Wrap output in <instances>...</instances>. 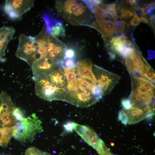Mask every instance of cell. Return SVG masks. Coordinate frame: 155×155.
Segmentation results:
<instances>
[{"label": "cell", "mask_w": 155, "mask_h": 155, "mask_svg": "<svg viewBox=\"0 0 155 155\" xmlns=\"http://www.w3.org/2000/svg\"><path fill=\"white\" fill-rule=\"evenodd\" d=\"M113 22L117 31L122 33L126 32L127 31L128 26L124 21L116 20H114Z\"/></svg>", "instance_id": "obj_25"}, {"label": "cell", "mask_w": 155, "mask_h": 155, "mask_svg": "<svg viewBox=\"0 0 155 155\" xmlns=\"http://www.w3.org/2000/svg\"><path fill=\"white\" fill-rule=\"evenodd\" d=\"M44 78L58 88L65 89L67 87V81L61 69L53 71Z\"/></svg>", "instance_id": "obj_17"}, {"label": "cell", "mask_w": 155, "mask_h": 155, "mask_svg": "<svg viewBox=\"0 0 155 155\" xmlns=\"http://www.w3.org/2000/svg\"><path fill=\"white\" fill-rule=\"evenodd\" d=\"M64 101L81 107H88L98 101L90 92H85L80 90L67 91Z\"/></svg>", "instance_id": "obj_10"}, {"label": "cell", "mask_w": 155, "mask_h": 155, "mask_svg": "<svg viewBox=\"0 0 155 155\" xmlns=\"http://www.w3.org/2000/svg\"><path fill=\"white\" fill-rule=\"evenodd\" d=\"M93 13L96 17V19L99 20H103L108 18L105 10L99 5L95 6Z\"/></svg>", "instance_id": "obj_23"}, {"label": "cell", "mask_w": 155, "mask_h": 155, "mask_svg": "<svg viewBox=\"0 0 155 155\" xmlns=\"http://www.w3.org/2000/svg\"><path fill=\"white\" fill-rule=\"evenodd\" d=\"M55 7L61 16L73 25L87 26L92 16L89 10L82 1H57Z\"/></svg>", "instance_id": "obj_1"}, {"label": "cell", "mask_w": 155, "mask_h": 155, "mask_svg": "<svg viewBox=\"0 0 155 155\" xmlns=\"http://www.w3.org/2000/svg\"><path fill=\"white\" fill-rule=\"evenodd\" d=\"M121 103L123 109H128L130 108L132 106L131 101L129 99H123L122 100Z\"/></svg>", "instance_id": "obj_33"}, {"label": "cell", "mask_w": 155, "mask_h": 155, "mask_svg": "<svg viewBox=\"0 0 155 155\" xmlns=\"http://www.w3.org/2000/svg\"><path fill=\"white\" fill-rule=\"evenodd\" d=\"M125 64L130 75H131L133 74V72L132 70L131 64L128 59H125Z\"/></svg>", "instance_id": "obj_36"}, {"label": "cell", "mask_w": 155, "mask_h": 155, "mask_svg": "<svg viewBox=\"0 0 155 155\" xmlns=\"http://www.w3.org/2000/svg\"><path fill=\"white\" fill-rule=\"evenodd\" d=\"M75 123L72 121H68L63 124L64 129L68 133L72 132L74 129Z\"/></svg>", "instance_id": "obj_31"}, {"label": "cell", "mask_w": 155, "mask_h": 155, "mask_svg": "<svg viewBox=\"0 0 155 155\" xmlns=\"http://www.w3.org/2000/svg\"><path fill=\"white\" fill-rule=\"evenodd\" d=\"M24 155H51L48 153L44 152L35 147H31L26 150Z\"/></svg>", "instance_id": "obj_26"}, {"label": "cell", "mask_w": 155, "mask_h": 155, "mask_svg": "<svg viewBox=\"0 0 155 155\" xmlns=\"http://www.w3.org/2000/svg\"><path fill=\"white\" fill-rule=\"evenodd\" d=\"M42 123L36 114L33 113L17 122L13 127V137L22 144L32 142L36 135L43 131Z\"/></svg>", "instance_id": "obj_2"}, {"label": "cell", "mask_w": 155, "mask_h": 155, "mask_svg": "<svg viewBox=\"0 0 155 155\" xmlns=\"http://www.w3.org/2000/svg\"><path fill=\"white\" fill-rule=\"evenodd\" d=\"M111 145L112 146H113L114 145V144L113 143H111Z\"/></svg>", "instance_id": "obj_41"}, {"label": "cell", "mask_w": 155, "mask_h": 155, "mask_svg": "<svg viewBox=\"0 0 155 155\" xmlns=\"http://www.w3.org/2000/svg\"><path fill=\"white\" fill-rule=\"evenodd\" d=\"M90 11L93 13L95 6L92 3L91 0H82Z\"/></svg>", "instance_id": "obj_34"}, {"label": "cell", "mask_w": 155, "mask_h": 155, "mask_svg": "<svg viewBox=\"0 0 155 155\" xmlns=\"http://www.w3.org/2000/svg\"><path fill=\"white\" fill-rule=\"evenodd\" d=\"M92 67L97 85L102 89L104 95L109 93L121 77L96 65Z\"/></svg>", "instance_id": "obj_7"}, {"label": "cell", "mask_w": 155, "mask_h": 155, "mask_svg": "<svg viewBox=\"0 0 155 155\" xmlns=\"http://www.w3.org/2000/svg\"><path fill=\"white\" fill-rule=\"evenodd\" d=\"M77 80L78 87L80 91L85 92H91L94 84L81 78H77Z\"/></svg>", "instance_id": "obj_22"}, {"label": "cell", "mask_w": 155, "mask_h": 155, "mask_svg": "<svg viewBox=\"0 0 155 155\" xmlns=\"http://www.w3.org/2000/svg\"><path fill=\"white\" fill-rule=\"evenodd\" d=\"M91 93L98 101L104 95L102 90L97 84L94 85L91 90Z\"/></svg>", "instance_id": "obj_24"}, {"label": "cell", "mask_w": 155, "mask_h": 155, "mask_svg": "<svg viewBox=\"0 0 155 155\" xmlns=\"http://www.w3.org/2000/svg\"><path fill=\"white\" fill-rule=\"evenodd\" d=\"M132 89L139 88L148 91L154 98L155 86L153 84L146 78L131 75Z\"/></svg>", "instance_id": "obj_16"}, {"label": "cell", "mask_w": 155, "mask_h": 155, "mask_svg": "<svg viewBox=\"0 0 155 155\" xmlns=\"http://www.w3.org/2000/svg\"><path fill=\"white\" fill-rule=\"evenodd\" d=\"M38 49L34 37L21 34L19 36V44L16 55L27 62L31 67L34 63V57Z\"/></svg>", "instance_id": "obj_5"}, {"label": "cell", "mask_w": 155, "mask_h": 155, "mask_svg": "<svg viewBox=\"0 0 155 155\" xmlns=\"http://www.w3.org/2000/svg\"><path fill=\"white\" fill-rule=\"evenodd\" d=\"M74 129L84 142L95 149L99 154H104L105 145L93 129L88 126L75 123Z\"/></svg>", "instance_id": "obj_8"}, {"label": "cell", "mask_w": 155, "mask_h": 155, "mask_svg": "<svg viewBox=\"0 0 155 155\" xmlns=\"http://www.w3.org/2000/svg\"><path fill=\"white\" fill-rule=\"evenodd\" d=\"M88 26L94 28L98 31L101 34L104 41H106L107 38L108 37L102 30L96 21L92 22Z\"/></svg>", "instance_id": "obj_28"}, {"label": "cell", "mask_w": 155, "mask_h": 155, "mask_svg": "<svg viewBox=\"0 0 155 155\" xmlns=\"http://www.w3.org/2000/svg\"><path fill=\"white\" fill-rule=\"evenodd\" d=\"M143 76L151 81L153 82H155V73L152 69L147 71L144 74Z\"/></svg>", "instance_id": "obj_32"}, {"label": "cell", "mask_w": 155, "mask_h": 155, "mask_svg": "<svg viewBox=\"0 0 155 155\" xmlns=\"http://www.w3.org/2000/svg\"><path fill=\"white\" fill-rule=\"evenodd\" d=\"M13 113L17 120L20 121L25 118L24 111L19 108L16 107L13 111Z\"/></svg>", "instance_id": "obj_27"}, {"label": "cell", "mask_w": 155, "mask_h": 155, "mask_svg": "<svg viewBox=\"0 0 155 155\" xmlns=\"http://www.w3.org/2000/svg\"><path fill=\"white\" fill-rule=\"evenodd\" d=\"M42 17L45 22L46 33L56 37L65 35L64 22L49 13L43 14Z\"/></svg>", "instance_id": "obj_11"}, {"label": "cell", "mask_w": 155, "mask_h": 155, "mask_svg": "<svg viewBox=\"0 0 155 155\" xmlns=\"http://www.w3.org/2000/svg\"><path fill=\"white\" fill-rule=\"evenodd\" d=\"M104 153L102 155H114L113 154L109 151V149L107 148L106 146H105L104 148ZM99 155H102L99 154Z\"/></svg>", "instance_id": "obj_38"}, {"label": "cell", "mask_w": 155, "mask_h": 155, "mask_svg": "<svg viewBox=\"0 0 155 155\" xmlns=\"http://www.w3.org/2000/svg\"><path fill=\"white\" fill-rule=\"evenodd\" d=\"M92 64L89 59L82 60L77 63L78 74L84 79L88 80L94 84L97 81L92 70Z\"/></svg>", "instance_id": "obj_13"}, {"label": "cell", "mask_w": 155, "mask_h": 155, "mask_svg": "<svg viewBox=\"0 0 155 155\" xmlns=\"http://www.w3.org/2000/svg\"><path fill=\"white\" fill-rule=\"evenodd\" d=\"M35 92L39 97L49 101H64L67 92L65 89L57 87L45 78L39 79L35 81Z\"/></svg>", "instance_id": "obj_4"}, {"label": "cell", "mask_w": 155, "mask_h": 155, "mask_svg": "<svg viewBox=\"0 0 155 155\" xmlns=\"http://www.w3.org/2000/svg\"><path fill=\"white\" fill-rule=\"evenodd\" d=\"M66 45L53 35L48 34V57L54 59L63 60L66 48Z\"/></svg>", "instance_id": "obj_12"}, {"label": "cell", "mask_w": 155, "mask_h": 155, "mask_svg": "<svg viewBox=\"0 0 155 155\" xmlns=\"http://www.w3.org/2000/svg\"><path fill=\"white\" fill-rule=\"evenodd\" d=\"M75 51L73 49L67 47L65 51L64 57L63 60L66 58H75Z\"/></svg>", "instance_id": "obj_30"}, {"label": "cell", "mask_w": 155, "mask_h": 155, "mask_svg": "<svg viewBox=\"0 0 155 155\" xmlns=\"http://www.w3.org/2000/svg\"><path fill=\"white\" fill-rule=\"evenodd\" d=\"M15 32L12 27L3 26L0 28V59L5 55L7 45Z\"/></svg>", "instance_id": "obj_15"}, {"label": "cell", "mask_w": 155, "mask_h": 155, "mask_svg": "<svg viewBox=\"0 0 155 155\" xmlns=\"http://www.w3.org/2000/svg\"><path fill=\"white\" fill-rule=\"evenodd\" d=\"M154 114L152 107L149 105H132L129 109L120 111L119 113L118 119L125 125L134 124L152 117Z\"/></svg>", "instance_id": "obj_3"}, {"label": "cell", "mask_w": 155, "mask_h": 155, "mask_svg": "<svg viewBox=\"0 0 155 155\" xmlns=\"http://www.w3.org/2000/svg\"><path fill=\"white\" fill-rule=\"evenodd\" d=\"M34 2L31 0H6L4 10L10 18L16 19L32 7Z\"/></svg>", "instance_id": "obj_9"}, {"label": "cell", "mask_w": 155, "mask_h": 155, "mask_svg": "<svg viewBox=\"0 0 155 155\" xmlns=\"http://www.w3.org/2000/svg\"><path fill=\"white\" fill-rule=\"evenodd\" d=\"M77 64L73 67L64 68L65 75L67 81V88L68 91H76L78 89L75 70Z\"/></svg>", "instance_id": "obj_18"}, {"label": "cell", "mask_w": 155, "mask_h": 155, "mask_svg": "<svg viewBox=\"0 0 155 155\" xmlns=\"http://www.w3.org/2000/svg\"><path fill=\"white\" fill-rule=\"evenodd\" d=\"M126 3L130 5L131 6L136 5V1L135 0H127L126 1Z\"/></svg>", "instance_id": "obj_40"}, {"label": "cell", "mask_w": 155, "mask_h": 155, "mask_svg": "<svg viewBox=\"0 0 155 155\" xmlns=\"http://www.w3.org/2000/svg\"><path fill=\"white\" fill-rule=\"evenodd\" d=\"M13 134V127H0V146L3 148L7 147Z\"/></svg>", "instance_id": "obj_19"}, {"label": "cell", "mask_w": 155, "mask_h": 155, "mask_svg": "<svg viewBox=\"0 0 155 155\" xmlns=\"http://www.w3.org/2000/svg\"><path fill=\"white\" fill-rule=\"evenodd\" d=\"M96 20L100 28L108 36L117 32L113 22L111 20H104L100 21L96 19Z\"/></svg>", "instance_id": "obj_20"}, {"label": "cell", "mask_w": 155, "mask_h": 155, "mask_svg": "<svg viewBox=\"0 0 155 155\" xmlns=\"http://www.w3.org/2000/svg\"><path fill=\"white\" fill-rule=\"evenodd\" d=\"M140 22L139 18L135 12L134 17L130 22V24L132 26H136L138 25Z\"/></svg>", "instance_id": "obj_35"}, {"label": "cell", "mask_w": 155, "mask_h": 155, "mask_svg": "<svg viewBox=\"0 0 155 155\" xmlns=\"http://www.w3.org/2000/svg\"><path fill=\"white\" fill-rule=\"evenodd\" d=\"M63 67V60L46 57L35 62L31 68L35 81L44 78L53 71Z\"/></svg>", "instance_id": "obj_6"}, {"label": "cell", "mask_w": 155, "mask_h": 155, "mask_svg": "<svg viewBox=\"0 0 155 155\" xmlns=\"http://www.w3.org/2000/svg\"><path fill=\"white\" fill-rule=\"evenodd\" d=\"M108 54L109 55L110 58L112 59H115V53L111 51H109L108 52Z\"/></svg>", "instance_id": "obj_39"}, {"label": "cell", "mask_w": 155, "mask_h": 155, "mask_svg": "<svg viewBox=\"0 0 155 155\" xmlns=\"http://www.w3.org/2000/svg\"><path fill=\"white\" fill-rule=\"evenodd\" d=\"M99 5L106 11L108 18L113 19L114 20L117 19L118 16L116 9V4H104L101 3Z\"/></svg>", "instance_id": "obj_21"}, {"label": "cell", "mask_w": 155, "mask_h": 155, "mask_svg": "<svg viewBox=\"0 0 155 155\" xmlns=\"http://www.w3.org/2000/svg\"><path fill=\"white\" fill-rule=\"evenodd\" d=\"M133 90L130 96L131 100L133 103L136 104L146 105L152 103L153 97L148 91L139 88Z\"/></svg>", "instance_id": "obj_14"}, {"label": "cell", "mask_w": 155, "mask_h": 155, "mask_svg": "<svg viewBox=\"0 0 155 155\" xmlns=\"http://www.w3.org/2000/svg\"><path fill=\"white\" fill-rule=\"evenodd\" d=\"M102 1L98 0H91L92 3L94 6L98 5L102 3Z\"/></svg>", "instance_id": "obj_37"}, {"label": "cell", "mask_w": 155, "mask_h": 155, "mask_svg": "<svg viewBox=\"0 0 155 155\" xmlns=\"http://www.w3.org/2000/svg\"><path fill=\"white\" fill-rule=\"evenodd\" d=\"M63 60V65L64 68L72 67L75 66L76 64L75 58H66Z\"/></svg>", "instance_id": "obj_29"}]
</instances>
